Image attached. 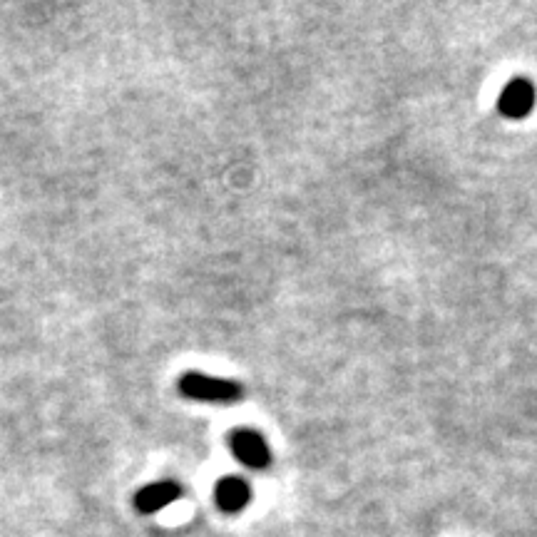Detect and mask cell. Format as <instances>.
<instances>
[{"instance_id":"obj_5","label":"cell","mask_w":537,"mask_h":537,"mask_svg":"<svg viewBox=\"0 0 537 537\" xmlns=\"http://www.w3.org/2000/svg\"><path fill=\"white\" fill-rule=\"evenodd\" d=\"M179 498H182V485L175 483V480H162V483L147 485L135 495V508L140 513L152 515L165 510L167 505H172Z\"/></svg>"},{"instance_id":"obj_1","label":"cell","mask_w":537,"mask_h":537,"mask_svg":"<svg viewBox=\"0 0 537 537\" xmlns=\"http://www.w3.org/2000/svg\"><path fill=\"white\" fill-rule=\"evenodd\" d=\"M179 393L189 401L199 403H219V406H229V403L242 401L244 386L237 381H229V378H217L207 376V373L199 371H187L177 383Z\"/></svg>"},{"instance_id":"obj_4","label":"cell","mask_w":537,"mask_h":537,"mask_svg":"<svg viewBox=\"0 0 537 537\" xmlns=\"http://www.w3.org/2000/svg\"><path fill=\"white\" fill-rule=\"evenodd\" d=\"M214 500H217L219 510L227 515L242 513L249 503H252V488L244 478L239 475H227L217 483L214 488Z\"/></svg>"},{"instance_id":"obj_2","label":"cell","mask_w":537,"mask_h":537,"mask_svg":"<svg viewBox=\"0 0 537 537\" xmlns=\"http://www.w3.org/2000/svg\"><path fill=\"white\" fill-rule=\"evenodd\" d=\"M229 448H232L234 458L242 465L252 470H267L271 465V450L264 441L262 433L252 431V428H237L229 433Z\"/></svg>"},{"instance_id":"obj_3","label":"cell","mask_w":537,"mask_h":537,"mask_svg":"<svg viewBox=\"0 0 537 537\" xmlns=\"http://www.w3.org/2000/svg\"><path fill=\"white\" fill-rule=\"evenodd\" d=\"M537 102V90L530 83V78H513L505 85L503 92L498 97V110L500 115L508 117V120H523L533 112Z\"/></svg>"}]
</instances>
